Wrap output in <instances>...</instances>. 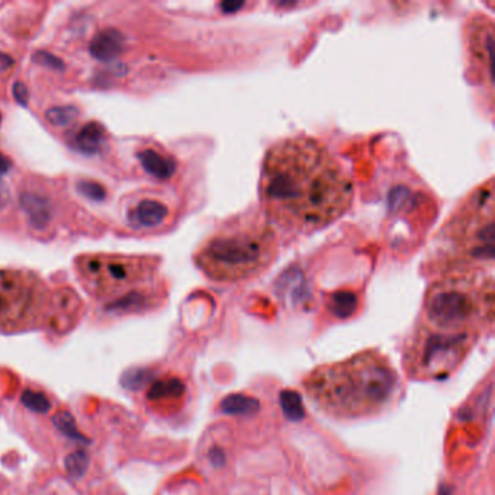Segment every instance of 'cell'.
I'll use <instances>...</instances> for the list:
<instances>
[{"mask_svg":"<svg viewBox=\"0 0 495 495\" xmlns=\"http://www.w3.org/2000/svg\"><path fill=\"white\" fill-rule=\"evenodd\" d=\"M259 193L263 214L273 225L308 234L347 212L354 187L322 143L300 136L283 138L266 151Z\"/></svg>","mask_w":495,"mask_h":495,"instance_id":"6da1fadb","label":"cell"},{"mask_svg":"<svg viewBox=\"0 0 495 495\" xmlns=\"http://www.w3.org/2000/svg\"><path fill=\"white\" fill-rule=\"evenodd\" d=\"M308 397L322 411L339 418H359L388 408L400 389L392 363L376 350L322 365L304 381Z\"/></svg>","mask_w":495,"mask_h":495,"instance_id":"7a4b0ae2","label":"cell"},{"mask_svg":"<svg viewBox=\"0 0 495 495\" xmlns=\"http://www.w3.org/2000/svg\"><path fill=\"white\" fill-rule=\"evenodd\" d=\"M279 253L275 225L263 211L249 210L224 221L196 251L202 273L219 283H239L271 268Z\"/></svg>","mask_w":495,"mask_h":495,"instance_id":"3957f363","label":"cell"},{"mask_svg":"<svg viewBox=\"0 0 495 495\" xmlns=\"http://www.w3.org/2000/svg\"><path fill=\"white\" fill-rule=\"evenodd\" d=\"M494 278L481 269L445 272L425 292L421 324L443 332H474L492 322Z\"/></svg>","mask_w":495,"mask_h":495,"instance_id":"277c9868","label":"cell"},{"mask_svg":"<svg viewBox=\"0 0 495 495\" xmlns=\"http://www.w3.org/2000/svg\"><path fill=\"white\" fill-rule=\"evenodd\" d=\"M492 180L477 187L442 228L437 243L442 273L455 269H491L495 256Z\"/></svg>","mask_w":495,"mask_h":495,"instance_id":"5b68a950","label":"cell"},{"mask_svg":"<svg viewBox=\"0 0 495 495\" xmlns=\"http://www.w3.org/2000/svg\"><path fill=\"white\" fill-rule=\"evenodd\" d=\"M477 339L474 332H443L420 322L406 347V368L417 379L446 378L464 361Z\"/></svg>","mask_w":495,"mask_h":495,"instance_id":"8992f818","label":"cell"},{"mask_svg":"<svg viewBox=\"0 0 495 495\" xmlns=\"http://www.w3.org/2000/svg\"><path fill=\"white\" fill-rule=\"evenodd\" d=\"M465 45L474 79L492 87L494 22L485 15H474L465 26Z\"/></svg>","mask_w":495,"mask_h":495,"instance_id":"52a82bcc","label":"cell"},{"mask_svg":"<svg viewBox=\"0 0 495 495\" xmlns=\"http://www.w3.org/2000/svg\"><path fill=\"white\" fill-rule=\"evenodd\" d=\"M34 290L16 272H0V322L21 320L29 310Z\"/></svg>","mask_w":495,"mask_h":495,"instance_id":"ba28073f","label":"cell"},{"mask_svg":"<svg viewBox=\"0 0 495 495\" xmlns=\"http://www.w3.org/2000/svg\"><path fill=\"white\" fill-rule=\"evenodd\" d=\"M168 215L169 208L163 202L156 200H144L131 210L128 221L134 228H153L160 225Z\"/></svg>","mask_w":495,"mask_h":495,"instance_id":"9c48e42d","label":"cell"},{"mask_svg":"<svg viewBox=\"0 0 495 495\" xmlns=\"http://www.w3.org/2000/svg\"><path fill=\"white\" fill-rule=\"evenodd\" d=\"M124 50V37L119 31L109 28L93 38L90 44V54L101 60V61H109L116 58Z\"/></svg>","mask_w":495,"mask_h":495,"instance_id":"30bf717a","label":"cell"},{"mask_svg":"<svg viewBox=\"0 0 495 495\" xmlns=\"http://www.w3.org/2000/svg\"><path fill=\"white\" fill-rule=\"evenodd\" d=\"M105 128L97 122H89L80 128L72 140L73 147L85 154H94L105 144Z\"/></svg>","mask_w":495,"mask_h":495,"instance_id":"8fae6325","label":"cell"},{"mask_svg":"<svg viewBox=\"0 0 495 495\" xmlns=\"http://www.w3.org/2000/svg\"><path fill=\"white\" fill-rule=\"evenodd\" d=\"M186 392V386L179 378H164L154 381L148 391L147 398L151 403H169L180 400Z\"/></svg>","mask_w":495,"mask_h":495,"instance_id":"7c38bea8","label":"cell"},{"mask_svg":"<svg viewBox=\"0 0 495 495\" xmlns=\"http://www.w3.org/2000/svg\"><path fill=\"white\" fill-rule=\"evenodd\" d=\"M138 158L144 170L157 179H169L176 172L175 160L158 151L144 150L138 154Z\"/></svg>","mask_w":495,"mask_h":495,"instance_id":"4fadbf2b","label":"cell"},{"mask_svg":"<svg viewBox=\"0 0 495 495\" xmlns=\"http://www.w3.org/2000/svg\"><path fill=\"white\" fill-rule=\"evenodd\" d=\"M21 205H22V208L28 217V221L31 222L32 227L43 229L48 225L50 217H51V210H50V204L45 197H41L38 195L26 193L21 197Z\"/></svg>","mask_w":495,"mask_h":495,"instance_id":"5bb4252c","label":"cell"},{"mask_svg":"<svg viewBox=\"0 0 495 495\" xmlns=\"http://www.w3.org/2000/svg\"><path fill=\"white\" fill-rule=\"evenodd\" d=\"M221 410L229 415H250L260 410V403L247 395L233 393L222 400Z\"/></svg>","mask_w":495,"mask_h":495,"instance_id":"9a60e30c","label":"cell"},{"mask_svg":"<svg viewBox=\"0 0 495 495\" xmlns=\"http://www.w3.org/2000/svg\"><path fill=\"white\" fill-rule=\"evenodd\" d=\"M53 424L57 430L64 435L67 439H72L79 443H90V440L79 432L77 424L72 413L69 411H58L53 415Z\"/></svg>","mask_w":495,"mask_h":495,"instance_id":"2e32d148","label":"cell"},{"mask_svg":"<svg viewBox=\"0 0 495 495\" xmlns=\"http://www.w3.org/2000/svg\"><path fill=\"white\" fill-rule=\"evenodd\" d=\"M99 265L102 268H105V276L108 278V282L111 283H125L129 282L131 278H133V266H131V263L121 260V259H111L107 261H99Z\"/></svg>","mask_w":495,"mask_h":495,"instance_id":"e0dca14e","label":"cell"},{"mask_svg":"<svg viewBox=\"0 0 495 495\" xmlns=\"http://www.w3.org/2000/svg\"><path fill=\"white\" fill-rule=\"evenodd\" d=\"M356 307H357V298L353 292L342 290L330 296L328 308L339 318L350 317L356 311Z\"/></svg>","mask_w":495,"mask_h":495,"instance_id":"ac0fdd59","label":"cell"},{"mask_svg":"<svg viewBox=\"0 0 495 495\" xmlns=\"http://www.w3.org/2000/svg\"><path fill=\"white\" fill-rule=\"evenodd\" d=\"M154 378L153 369L148 368H129L121 375V386L128 391H140Z\"/></svg>","mask_w":495,"mask_h":495,"instance_id":"d6986e66","label":"cell"},{"mask_svg":"<svg viewBox=\"0 0 495 495\" xmlns=\"http://www.w3.org/2000/svg\"><path fill=\"white\" fill-rule=\"evenodd\" d=\"M281 406L285 415L292 421H301L305 417V408L298 392L285 389L281 393Z\"/></svg>","mask_w":495,"mask_h":495,"instance_id":"ffe728a7","label":"cell"},{"mask_svg":"<svg viewBox=\"0 0 495 495\" xmlns=\"http://www.w3.org/2000/svg\"><path fill=\"white\" fill-rule=\"evenodd\" d=\"M90 467V457L85 450H76L67 455L64 460V468L67 475L73 479H82Z\"/></svg>","mask_w":495,"mask_h":495,"instance_id":"44dd1931","label":"cell"},{"mask_svg":"<svg viewBox=\"0 0 495 495\" xmlns=\"http://www.w3.org/2000/svg\"><path fill=\"white\" fill-rule=\"evenodd\" d=\"M21 404L29 411L38 414H47L51 410V403L47 398V395L29 388L21 393Z\"/></svg>","mask_w":495,"mask_h":495,"instance_id":"7402d4cb","label":"cell"},{"mask_svg":"<svg viewBox=\"0 0 495 495\" xmlns=\"http://www.w3.org/2000/svg\"><path fill=\"white\" fill-rule=\"evenodd\" d=\"M45 116L55 126H69L77 119L79 111L75 107H57L48 109Z\"/></svg>","mask_w":495,"mask_h":495,"instance_id":"603a6c76","label":"cell"},{"mask_svg":"<svg viewBox=\"0 0 495 495\" xmlns=\"http://www.w3.org/2000/svg\"><path fill=\"white\" fill-rule=\"evenodd\" d=\"M77 189L82 195H85L86 197L92 201H102L104 197L107 196V190L102 185L94 183L92 180H82L77 185Z\"/></svg>","mask_w":495,"mask_h":495,"instance_id":"cb8c5ba5","label":"cell"},{"mask_svg":"<svg viewBox=\"0 0 495 495\" xmlns=\"http://www.w3.org/2000/svg\"><path fill=\"white\" fill-rule=\"evenodd\" d=\"M13 94L16 97V101L21 102L22 105H26L28 104V90L25 87V85L22 83H16L13 86Z\"/></svg>","mask_w":495,"mask_h":495,"instance_id":"d4e9b609","label":"cell"},{"mask_svg":"<svg viewBox=\"0 0 495 495\" xmlns=\"http://www.w3.org/2000/svg\"><path fill=\"white\" fill-rule=\"evenodd\" d=\"M37 60L41 61V62H44V64H47V65H51V67H55V69L61 67V62H60L55 57L48 55V54H43V53H41V54L37 55Z\"/></svg>","mask_w":495,"mask_h":495,"instance_id":"484cf974","label":"cell"},{"mask_svg":"<svg viewBox=\"0 0 495 495\" xmlns=\"http://www.w3.org/2000/svg\"><path fill=\"white\" fill-rule=\"evenodd\" d=\"M8 202H9V189L2 180H0V210L5 208Z\"/></svg>","mask_w":495,"mask_h":495,"instance_id":"4316f807","label":"cell"},{"mask_svg":"<svg viewBox=\"0 0 495 495\" xmlns=\"http://www.w3.org/2000/svg\"><path fill=\"white\" fill-rule=\"evenodd\" d=\"M11 169V160L0 153V175L6 173Z\"/></svg>","mask_w":495,"mask_h":495,"instance_id":"83f0119b","label":"cell"},{"mask_svg":"<svg viewBox=\"0 0 495 495\" xmlns=\"http://www.w3.org/2000/svg\"><path fill=\"white\" fill-rule=\"evenodd\" d=\"M210 457H211V460H212V464H214L215 467L221 465V464H222V462H224V456H222L221 450H218V449H214V450H212V452L210 453Z\"/></svg>","mask_w":495,"mask_h":495,"instance_id":"f1b7e54d","label":"cell"}]
</instances>
